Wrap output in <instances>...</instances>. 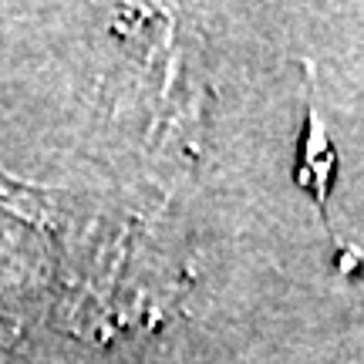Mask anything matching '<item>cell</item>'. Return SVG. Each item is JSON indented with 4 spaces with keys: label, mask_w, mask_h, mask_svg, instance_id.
<instances>
[{
    "label": "cell",
    "mask_w": 364,
    "mask_h": 364,
    "mask_svg": "<svg viewBox=\"0 0 364 364\" xmlns=\"http://www.w3.org/2000/svg\"><path fill=\"white\" fill-rule=\"evenodd\" d=\"M307 75V105H304V135H300V156H297V182L314 196V206L321 209L327 233H331V189H334V169H338V152L331 149L324 118L317 112V102L311 98L314 88V68L304 65Z\"/></svg>",
    "instance_id": "cell-1"
}]
</instances>
